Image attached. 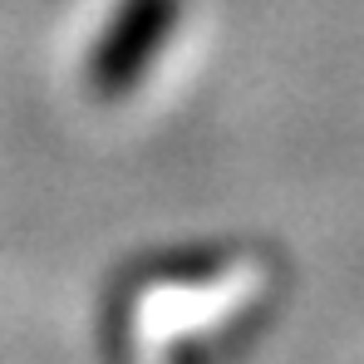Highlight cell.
<instances>
[{
  "label": "cell",
  "instance_id": "obj_1",
  "mask_svg": "<svg viewBox=\"0 0 364 364\" xmlns=\"http://www.w3.org/2000/svg\"><path fill=\"white\" fill-rule=\"evenodd\" d=\"M281 301V276L266 251L197 246L187 256H153L109 291V350L133 360L222 355L266 330Z\"/></svg>",
  "mask_w": 364,
  "mask_h": 364
}]
</instances>
